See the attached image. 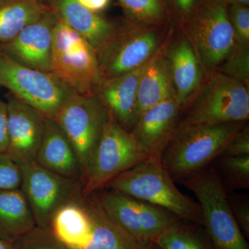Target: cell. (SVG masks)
I'll list each match as a JSON object with an SVG mask.
<instances>
[{"label":"cell","instance_id":"9a60e30c","mask_svg":"<svg viewBox=\"0 0 249 249\" xmlns=\"http://www.w3.org/2000/svg\"><path fill=\"white\" fill-rule=\"evenodd\" d=\"M181 109L175 98H170L137 118L130 132L147 157H160L179 124Z\"/></svg>","mask_w":249,"mask_h":249},{"label":"cell","instance_id":"f35d334b","mask_svg":"<svg viewBox=\"0 0 249 249\" xmlns=\"http://www.w3.org/2000/svg\"><path fill=\"white\" fill-rule=\"evenodd\" d=\"M11 1H12V0H0V7L4 6V5L6 4H7V3L10 2Z\"/></svg>","mask_w":249,"mask_h":249},{"label":"cell","instance_id":"f546056e","mask_svg":"<svg viewBox=\"0 0 249 249\" xmlns=\"http://www.w3.org/2000/svg\"><path fill=\"white\" fill-rule=\"evenodd\" d=\"M21 173L16 161L6 152L0 153V190L20 188Z\"/></svg>","mask_w":249,"mask_h":249},{"label":"cell","instance_id":"7c38bea8","mask_svg":"<svg viewBox=\"0 0 249 249\" xmlns=\"http://www.w3.org/2000/svg\"><path fill=\"white\" fill-rule=\"evenodd\" d=\"M145 25L131 21L117 27L110 42L97 54L101 79L134 71L157 53L158 34Z\"/></svg>","mask_w":249,"mask_h":249},{"label":"cell","instance_id":"5b68a950","mask_svg":"<svg viewBox=\"0 0 249 249\" xmlns=\"http://www.w3.org/2000/svg\"><path fill=\"white\" fill-rule=\"evenodd\" d=\"M188 106L179 124L246 122L249 117L248 86L221 72H216Z\"/></svg>","mask_w":249,"mask_h":249},{"label":"cell","instance_id":"836d02e7","mask_svg":"<svg viewBox=\"0 0 249 249\" xmlns=\"http://www.w3.org/2000/svg\"><path fill=\"white\" fill-rule=\"evenodd\" d=\"M174 7L183 16L191 15L196 6L197 0H171Z\"/></svg>","mask_w":249,"mask_h":249},{"label":"cell","instance_id":"30bf717a","mask_svg":"<svg viewBox=\"0 0 249 249\" xmlns=\"http://www.w3.org/2000/svg\"><path fill=\"white\" fill-rule=\"evenodd\" d=\"M109 116L110 114L97 95L74 92L53 119L76 151L83 174V184L90 160Z\"/></svg>","mask_w":249,"mask_h":249},{"label":"cell","instance_id":"8fae6325","mask_svg":"<svg viewBox=\"0 0 249 249\" xmlns=\"http://www.w3.org/2000/svg\"><path fill=\"white\" fill-rule=\"evenodd\" d=\"M224 0H204L191 14L190 31L201 64L212 70L229 56L236 45Z\"/></svg>","mask_w":249,"mask_h":249},{"label":"cell","instance_id":"d4e9b609","mask_svg":"<svg viewBox=\"0 0 249 249\" xmlns=\"http://www.w3.org/2000/svg\"><path fill=\"white\" fill-rule=\"evenodd\" d=\"M216 170L226 189L249 188V155L218 157Z\"/></svg>","mask_w":249,"mask_h":249},{"label":"cell","instance_id":"52a82bcc","mask_svg":"<svg viewBox=\"0 0 249 249\" xmlns=\"http://www.w3.org/2000/svg\"><path fill=\"white\" fill-rule=\"evenodd\" d=\"M0 85L46 119H54L65 101L74 93L53 72L24 66L1 52Z\"/></svg>","mask_w":249,"mask_h":249},{"label":"cell","instance_id":"ac0fdd59","mask_svg":"<svg viewBox=\"0 0 249 249\" xmlns=\"http://www.w3.org/2000/svg\"><path fill=\"white\" fill-rule=\"evenodd\" d=\"M49 9L89 42L97 54L110 42L117 27L77 0H47Z\"/></svg>","mask_w":249,"mask_h":249},{"label":"cell","instance_id":"e575fe53","mask_svg":"<svg viewBox=\"0 0 249 249\" xmlns=\"http://www.w3.org/2000/svg\"><path fill=\"white\" fill-rule=\"evenodd\" d=\"M80 4L87 9L97 13L102 11L107 7L110 0H77Z\"/></svg>","mask_w":249,"mask_h":249},{"label":"cell","instance_id":"e0dca14e","mask_svg":"<svg viewBox=\"0 0 249 249\" xmlns=\"http://www.w3.org/2000/svg\"><path fill=\"white\" fill-rule=\"evenodd\" d=\"M145 65L120 76L103 78L94 91L110 115L129 132L137 119L139 83Z\"/></svg>","mask_w":249,"mask_h":249},{"label":"cell","instance_id":"1f68e13d","mask_svg":"<svg viewBox=\"0 0 249 249\" xmlns=\"http://www.w3.org/2000/svg\"><path fill=\"white\" fill-rule=\"evenodd\" d=\"M249 155V128L245 125L234 136L219 157H241Z\"/></svg>","mask_w":249,"mask_h":249},{"label":"cell","instance_id":"74e56055","mask_svg":"<svg viewBox=\"0 0 249 249\" xmlns=\"http://www.w3.org/2000/svg\"><path fill=\"white\" fill-rule=\"evenodd\" d=\"M0 249H15L14 245L0 239Z\"/></svg>","mask_w":249,"mask_h":249},{"label":"cell","instance_id":"4316f807","mask_svg":"<svg viewBox=\"0 0 249 249\" xmlns=\"http://www.w3.org/2000/svg\"><path fill=\"white\" fill-rule=\"evenodd\" d=\"M249 45L237 43L224 62L221 73L242 82L248 86L249 79Z\"/></svg>","mask_w":249,"mask_h":249},{"label":"cell","instance_id":"2e32d148","mask_svg":"<svg viewBox=\"0 0 249 249\" xmlns=\"http://www.w3.org/2000/svg\"><path fill=\"white\" fill-rule=\"evenodd\" d=\"M91 195L103 210L136 240L141 243L149 242L152 213L148 203L106 188Z\"/></svg>","mask_w":249,"mask_h":249},{"label":"cell","instance_id":"277c9868","mask_svg":"<svg viewBox=\"0 0 249 249\" xmlns=\"http://www.w3.org/2000/svg\"><path fill=\"white\" fill-rule=\"evenodd\" d=\"M181 183L197 199L203 227L214 249H249L231 209L229 193L214 168H205Z\"/></svg>","mask_w":249,"mask_h":249},{"label":"cell","instance_id":"6da1fadb","mask_svg":"<svg viewBox=\"0 0 249 249\" xmlns=\"http://www.w3.org/2000/svg\"><path fill=\"white\" fill-rule=\"evenodd\" d=\"M49 231L67 249H140L93 195L82 196L54 214Z\"/></svg>","mask_w":249,"mask_h":249},{"label":"cell","instance_id":"d590c367","mask_svg":"<svg viewBox=\"0 0 249 249\" xmlns=\"http://www.w3.org/2000/svg\"><path fill=\"white\" fill-rule=\"evenodd\" d=\"M228 4H240L249 6V0H224Z\"/></svg>","mask_w":249,"mask_h":249},{"label":"cell","instance_id":"f1b7e54d","mask_svg":"<svg viewBox=\"0 0 249 249\" xmlns=\"http://www.w3.org/2000/svg\"><path fill=\"white\" fill-rule=\"evenodd\" d=\"M228 14L235 34L236 42L249 45V6L240 4L229 5Z\"/></svg>","mask_w":249,"mask_h":249},{"label":"cell","instance_id":"4dcf8cb0","mask_svg":"<svg viewBox=\"0 0 249 249\" xmlns=\"http://www.w3.org/2000/svg\"><path fill=\"white\" fill-rule=\"evenodd\" d=\"M229 201L236 222L246 238H249V199L245 196L229 195Z\"/></svg>","mask_w":249,"mask_h":249},{"label":"cell","instance_id":"5bb4252c","mask_svg":"<svg viewBox=\"0 0 249 249\" xmlns=\"http://www.w3.org/2000/svg\"><path fill=\"white\" fill-rule=\"evenodd\" d=\"M7 98L9 142L6 153L14 160H35L47 119L12 93Z\"/></svg>","mask_w":249,"mask_h":249},{"label":"cell","instance_id":"ba28073f","mask_svg":"<svg viewBox=\"0 0 249 249\" xmlns=\"http://www.w3.org/2000/svg\"><path fill=\"white\" fill-rule=\"evenodd\" d=\"M146 158L132 133L110 115L85 174L83 196L103 189L111 179Z\"/></svg>","mask_w":249,"mask_h":249},{"label":"cell","instance_id":"ffe728a7","mask_svg":"<svg viewBox=\"0 0 249 249\" xmlns=\"http://www.w3.org/2000/svg\"><path fill=\"white\" fill-rule=\"evenodd\" d=\"M175 98L178 106L186 107L201 86V64L188 41H178L168 56Z\"/></svg>","mask_w":249,"mask_h":249},{"label":"cell","instance_id":"4fadbf2b","mask_svg":"<svg viewBox=\"0 0 249 249\" xmlns=\"http://www.w3.org/2000/svg\"><path fill=\"white\" fill-rule=\"evenodd\" d=\"M58 19L49 8L14 39L0 45V52L24 66L51 72L53 32Z\"/></svg>","mask_w":249,"mask_h":249},{"label":"cell","instance_id":"7402d4cb","mask_svg":"<svg viewBox=\"0 0 249 249\" xmlns=\"http://www.w3.org/2000/svg\"><path fill=\"white\" fill-rule=\"evenodd\" d=\"M36 227L22 190H0V239L13 245Z\"/></svg>","mask_w":249,"mask_h":249},{"label":"cell","instance_id":"cb8c5ba5","mask_svg":"<svg viewBox=\"0 0 249 249\" xmlns=\"http://www.w3.org/2000/svg\"><path fill=\"white\" fill-rule=\"evenodd\" d=\"M155 243L159 249H214L202 226L179 219L163 231Z\"/></svg>","mask_w":249,"mask_h":249},{"label":"cell","instance_id":"8992f818","mask_svg":"<svg viewBox=\"0 0 249 249\" xmlns=\"http://www.w3.org/2000/svg\"><path fill=\"white\" fill-rule=\"evenodd\" d=\"M51 71L80 94H94L101 80L95 49L59 19L53 32Z\"/></svg>","mask_w":249,"mask_h":249},{"label":"cell","instance_id":"ab89813d","mask_svg":"<svg viewBox=\"0 0 249 249\" xmlns=\"http://www.w3.org/2000/svg\"><path fill=\"white\" fill-rule=\"evenodd\" d=\"M44 1H45V0H44Z\"/></svg>","mask_w":249,"mask_h":249},{"label":"cell","instance_id":"d6a6232c","mask_svg":"<svg viewBox=\"0 0 249 249\" xmlns=\"http://www.w3.org/2000/svg\"><path fill=\"white\" fill-rule=\"evenodd\" d=\"M9 142L8 137L7 104L0 99V153L6 152Z\"/></svg>","mask_w":249,"mask_h":249},{"label":"cell","instance_id":"8d00e7d4","mask_svg":"<svg viewBox=\"0 0 249 249\" xmlns=\"http://www.w3.org/2000/svg\"><path fill=\"white\" fill-rule=\"evenodd\" d=\"M140 249H159L155 242H144L141 246Z\"/></svg>","mask_w":249,"mask_h":249},{"label":"cell","instance_id":"9c48e42d","mask_svg":"<svg viewBox=\"0 0 249 249\" xmlns=\"http://www.w3.org/2000/svg\"><path fill=\"white\" fill-rule=\"evenodd\" d=\"M15 161L20 170L19 188L30 206L36 227L49 231L57 211L83 196V183L46 169L35 160Z\"/></svg>","mask_w":249,"mask_h":249},{"label":"cell","instance_id":"d6986e66","mask_svg":"<svg viewBox=\"0 0 249 249\" xmlns=\"http://www.w3.org/2000/svg\"><path fill=\"white\" fill-rule=\"evenodd\" d=\"M35 160L46 169L83 183V174L76 151L53 119H46L43 138Z\"/></svg>","mask_w":249,"mask_h":249},{"label":"cell","instance_id":"83f0119b","mask_svg":"<svg viewBox=\"0 0 249 249\" xmlns=\"http://www.w3.org/2000/svg\"><path fill=\"white\" fill-rule=\"evenodd\" d=\"M13 245L15 249H67L50 231L37 227Z\"/></svg>","mask_w":249,"mask_h":249},{"label":"cell","instance_id":"603a6c76","mask_svg":"<svg viewBox=\"0 0 249 249\" xmlns=\"http://www.w3.org/2000/svg\"><path fill=\"white\" fill-rule=\"evenodd\" d=\"M49 9L44 0H12L0 7V45L14 39Z\"/></svg>","mask_w":249,"mask_h":249},{"label":"cell","instance_id":"484cf974","mask_svg":"<svg viewBox=\"0 0 249 249\" xmlns=\"http://www.w3.org/2000/svg\"><path fill=\"white\" fill-rule=\"evenodd\" d=\"M132 22L153 24L165 17L163 0H118Z\"/></svg>","mask_w":249,"mask_h":249},{"label":"cell","instance_id":"44dd1931","mask_svg":"<svg viewBox=\"0 0 249 249\" xmlns=\"http://www.w3.org/2000/svg\"><path fill=\"white\" fill-rule=\"evenodd\" d=\"M175 98L168 58L158 52L145 65L138 87L137 118L144 111Z\"/></svg>","mask_w":249,"mask_h":249},{"label":"cell","instance_id":"7a4b0ae2","mask_svg":"<svg viewBox=\"0 0 249 249\" xmlns=\"http://www.w3.org/2000/svg\"><path fill=\"white\" fill-rule=\"evenodd\" d=\"M245 122L178 124L160 155L162 165L175 182H182L217 160Z\"/></svg>","mask_w":249,"mask_h":249},{"label":"cell","instance_id":"3957f363","mask_svg":"<svg viewBox=\"0 0 249 249\" xmlns=\"http://www.w3.org/2000/svg\"><path fill=\"white\" fill-rule=\"evenodd\" d=\"M104 188L160 206L180 220L203 227L199 204L175 186L162 165L160 157H147L111 179Z\"/></svg>","mask_w":249,"mask_h":249}]
</instances>
